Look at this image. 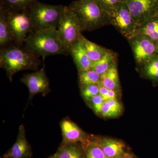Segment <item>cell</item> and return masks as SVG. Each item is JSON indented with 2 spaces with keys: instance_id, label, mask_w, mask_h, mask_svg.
I'll list each match as a JSON object with an SVG mask.
<instances>
[{
  "instance_id": "33",
  "label": "cell",
  "mask_w": 158,
  "mask_h": 158,
  "mask_svg": "<svg viewBox=\"0 0 158 158\" xmlns=\"http://www.w3.org/2000/svg\"></svg>"
},
{
  "instance_id": "8",
  "label": "cell",
  "mask_w": 158,
  "mask_h": 158,
  "mask_svg": "<svg viewBox=\"0 0 158 158\" xmlns=\"http://www.w3.org/2000/svg\"><path fill=\"white\" fill-rule=\"evenodd\" d=\"M128 41L138 65L143 66L150 59L158 55V44L148 37L136 36Z\"/></svg>"
},
{
  "instance_id": "28",
  "label": "cell",
  "mask_w": 158,
  "mask_h": 158,
  "mask_svg": "<svg viewBox=\"0 0 158 158\" xmlns=\"http://www.w3.org/2000/svg\"><path fill=\"white\" fill-rule=\"evenodd\" d=\"M104 100L100 94H98L94 96L89 102L90 106L93 109L96 114H100L101 113L102 106Z\"/></svg>"
},
{
  "instance_id": "9",
  "label": "cell",
  "mask_w": 158,
  "mask_h": 158,
  "mask_svg": "<svg viewBox=\"0 0 158 158\" xmlns=\"http://www.w3.org/2000/svg\"><path fill=\"white\" fill-rule=\"evenodd\" d=\"M110 20L111 24L127 40L135 36L138 27L123 0Z\"/></svg>"
},
{
  "instance_id": "34",
  "label": "cell",
  "mask_w": 158,
  "mask_h": 158,
  "mask_svg": "<svg viewBox=\"0 0 158 158\" xmlns=\"http://www.w3.org/2000/svg\"><path fill=\"white\" fill-rule=\"evenodd\" d=\"M122 158V157H121V158Z\"/></svg>"
},
{
  "instance_id": "25",
  "label": "cell",
  "mask_w": 158,
  "mask_h": 158,
  "mask_svg": "<svg viewBox=\"0 0 158 158\" xmlns=\"http://www.w3.org/2000/svg\"><path fill=\"white\" fill-rule=\"evenodd\" d=\"M85 148V158H107L96 140H89Z\"/></svg>"
},
{
  "instance_id": "1",
  "label": "cell",
  "mask_w": 158,
  "mask_h": 158,
  "mask_svg": "<svg viewBox=\"0 0 158 158\" xmlns=\"http://www.w3.org/2000/svg\"><path fill=\"white\" fill-rule=\"evenodd\" d=\"M39 57L24 47L12 44L1 48L0 65L11 82L13 76L21 71L38 70L42 63Z\"/></svg>"
},
{
  "instance_id": "14",
  "label": "cell",
  "mask_w": 158,
  "mask_h": 158,
  "mask_svg": "<svg viewBox=\"0 0 158 158\" xmlns=\"http://www.w3.org/2000/svg\"><path fill=\"white\" fill-rule=\"evenodd\" d=\"M96 140L107 158H121L125 153V146L121 141L107 138Z\"/></svg>"
},
{
  "instance_id": "19",
  "label": "cell",
  "mask_w": 158,
  "mask_h": 158,
  "mask_svg": "<svg viewBox=\"0 0 158 158\" xmlns=\"http://www.w3.org/2000/svg\"><path fill=\"white\" fill-rule=\"evenodd\" d=\"M6 10L0 7V47L1 48L13 44Z\"/></svg>"
},
{
  "instance_id": "4",
  "label": "cell",
  "mask_w": 158,
  "mask_h": 158,
  "mask_svg": "<svg viewBox=\"0 0 158 158\" xmlns=\"http://www.w3.org/2000/svg\"><path fill=\"white\" fill-rule=\"evenodd\" d=\"M65 6L51 5L36 1L29 6L28 11L33 31L56 29Z\"/></svg>"
},
{
  "instance_id": "12",
  "label": "cell",
  "mask_w": 158,
  "mask_h": 158,
  "mask_svg": "<svg viewBox=\"0 0 158 158\" xmlns=\"http://www.w3.org/2000/svg\"><path fill=\"white\" fill-rule=\"evenodd\" d=\"M32 156V149L26 138L25 129L23 124L21 125L15 143L2 158H31Z\"/></svg>"
},
{
  "instance_id": "11",
  "label": "cell",
  "mask_w": 158,
  "mask_h": 158,
  "mask_svg": "<svg viewBox=\"0 0 158 158\" xmlns=\"http://www.w3.org/2000/svg\"><path fill=\"white\" fill-rule=\"evenodd\" d=\"M62 131V144L81 143L86 147L89 138L86 133L69 118L62 119L60 123Z\"/></svg>"
},
{
  "instance_id": "6",
  "label": "cell",
  "mask_w": 158,
  "mask_h": 158,
  "mask_svg": "<svg viewBox=\"0 0 158 158\" xmlns=\"http://www.w3.org/2000/svg\"><path fill=\"white\" fill-rule=\"evenodd\" d=\"M5 10L14 44L22 47L27 36L34 31L28 9L19 12Z\"/></svg>"
},
{
  "instance_id": "16",
  "label": "cell",
  "mask_w": 158,
  "mask_h": 158,
  "mask_svg": "<svg viewBox=\"0 0 158 158\" xmlns=\"http://www.w3.org/2000/svg\"><path fill=\"white\" fill-rule=\"evenodd\" d=\"M89 59L92 62L101 59L110 50L90 41L81 35L80 38Z\"/></svg>"
},
{
  "instance_id": "13",
  "label": "cell",
  "mask_w": 158,
  "mask_h": 158,
  "mask_svg": "<svg viewBox=\"0 0 158 158\" xmlns=\"http://www.w3.org/2000/svg\"><path fill=\"white\" fill-rule=\"evenodd\" d=\"M71 55L78 71L91 69L92 62L89 59L80 40L71 48Z\"/></svg>"
},
{
  "instance_id": "31",
  "label": "cell",
  "mask_w": 158,
  "mask_h": 158,
  "mask_svg": "<svg viewBox=\"0 0 158 158\" xmlns=\"http://www.w3.org/2000/svg\"><path fill=\"white\" fill-rule=\"evenodd\" d=\"M122 158H136L131 155L129 154L125 153L124 155L123 156Z\"/></svg>"
},
{
  "instance_id": "2",
  "label": "cell",
  "mask_w": 158,
  "mask_h": 158,
  "mask_svg": "<svg viewBox=\"0 0 158 158\" xmlns=\"http://www.w3.org/2000/svg\"><path fill=\"white\" fill-rule=\"evenodd\" d=\"M69 7L78 19L82 32L111 24L110 16L102 8L98 0H77Z\"/></svg>"
},
{
  "instance_id": "3",
  "label": "cell",
  "mask_w": 158,
  "mask_h": 158,
  "mask_svg": "<svg viewBox=\"0 0 158 158\" xmlns=\"http://www.w3.org/2000/svg\"><path fill=\"white\" fill-rule=\"evenodd\" d=\"M24 47L44 59L56 55H67L58 36L57 29H48L31 32L27 36Z\"/></svg>"
},
{
  "instance_id": "30",
  "label": "cell",
  "mask_w": 158,
  "mask_h": 158,
  "mask_svg": "<svg viewBox=\"0 0 158 158\" xmlns=\"http://www.w3.org/2000/svg\"><path fill=\"white\" fill-rule=\"evenodd\" d=\"M118 91L116 90L109 89L107 95V100L110 99H117V92Z\"/></svg>"
},
{
  "instance_id": "22",
  "label": "cell",
  "mask_w": 158,
  "mask_h": 158,
  "mask_svg": "<svg viewBox=\"0 0 158 158\" xmlns=\"http://www.w3.org/2000/svg\"><path fill=\"white\" fill-rule=\"evenodd\" d=\"M39 0H0V7L7 11L19 12L27 10L31 4Z\"/></svg>"
},
{
  "instance_id": "29",
  "label": "cell",
  "mask_w": 158,
  "mask_h": 158,
  "mask_svg": "<svg viewBox=\"0 0 158 158\" xmlns=\"http://www.w3.org/2000/svg\"><path fill=\"white\" fill-rule=\"evenodd\" d=\"M109 89L104 87L103 86L99 84V94L101 95L103 98L104 100H107V95Z\"/></svg>"
},
{
  "instance_id": "18",
  "label": "cell",
  "mask_w": 158,
  "mask_h": 158,
  "mask_svg": "<svg viewBox=\"0 0 158 158\" xmlns=\"http://www.w3.org/2000/svg\"><path fill=\"white\" fill-rule=\"evenodd\" d=\"M100 84L108 89L119 91L120 86L117 63L114 64L105 73L101 75Z\"/></svg>"
},
{
  "instance_id": "21",
  "label": "cell",
  "mask_w": 158,
  "mask_h": 158,
  "mask_svg": "<svg viewBox=\"0 0 158 158\" xmlns=\"http://www.w3.org/2000/svg\"><path fill=\"white\" fill-rule=\"evenodd\" d=\"M122 105L117 99L105 101L102 106V116L105 118H114L121 114Z\"/></svg>"
},
{
  "instance_id": "26",
  "label": "cell",
  "mask_w": 158,
  "mask_h": 158,
  "mask_svg": "<svg viewBox=\"0 0 158 158\" xmlns=\"http://www.w3.org/2000/svg\"><path fill=\"white\" fill-rule=\"evenodd\" d=\"M98 1L102 8L110 17L117 11L123 0H98Z\"/></svg>"
},
{
  "instance_id": "17",
  "label": "cell",
  "mask_w": 158,
  "mask_h": 158,
  "mask_svg": "<svg viewBox=\"0 0 158 158\" xmlns=\"http://www.w3.org/2000/svg\"><path fill=\"white\" fill-rule=\"evenodd\" d=\"M136 36H145L158 43V15L138 27Z\"/></svg>"
},
{
  "instance_id": "15",
  "label": "cell",
  "mask_w": 158,
  "mask_h": 158,
  "mask_svg": "<svg viewBox=\"0 0 158 158\" xmlns=\"http://www.w3.org/2000/svg\"><path fill=\"white\" fill-rule=\"evenodd\" d=\"M80 143H62L55 155L58 158H85L83 145Z\"/></svg>"
},
{
  "instance_id": "32",
  "label": "cell",
  "mask_w": 158,
  "mask_h": 158,
  "mask_svg": "<svg viewBox=\"0 0 158 158\" xmlns=\"http://www.w3.org/2000/svg\"><path fill=\"white\" fill-rule=\"evenodd\" d=\"M48 158H58L56 156V155L54 154V155L51 156L50 157Z\"/></svg>"
},
{
  "instance_id": "23",
  "label": "cell",
  "mask_w": 158,
  "mask_h": 158,
  "mask_svg": "<svg viewBox=\"0 0 158 158\" xmlns=\"http://www.w3.org/2000/svg\"><path fill=\"white\" fill-rule=\"evenodd\" d=\"M78 78L80 88L94 84H99L101 75L92 69L78 72Z\"/></svg>"
},
{
  "instance_id": "7",
  "label": "cell",
  "mask_w": 158,
  "mask_h": 158,
  "mask_svg": "<svg viewBox=\"0 0 158 158\" xmlns=\"http://www.w3.org/2000/svg\"><path fill=\"white\" fill-rule=\"evenodd\" d=\"M123 1L138 28L150 19L158 15V0Z\"/></svg>"
},
{
  "instance_id": "24",
  "label": "cell",
  "mask_w": 158,
  "mask_h": 158,
  "mask_svg": "<svg viewBox=\"0 0 158 158\" xmlns=\"http://www.w3.org/2000/svg\"><path fill=\"white\" fill-rule=\"evenodd\" d=\"M144 75L152 81L158 82V55L150 59L143 66Z\"/></svg>"
},
{
  "instance_id": "27",
  "label": "cell",
  "mask_w": 158,
  "mask_h": 158,
  "mask_svg": "<svg viewBox=\"0 0 158 158\" xmlns=\"http://www.w3.org/2000/svg\"><path fill=\"white\" fill-rule=\"evenodd\" d=\"M99 85L94 84L81 88V94L86 101L89 102L93 97L99 94Z\"/></svg>"
},
{
  "instance_id": "20",
  "label": "cell",
  "mask_w": 158,
  "mask_h": 158,
  "mask_svg": "<svg viewBox=\"0 0 158 158\" xmlns=\"http://www.w3.org/2000/svg\"><path fill=\"white\" fill-rule=\"evenodd\" d=\"M117 54L110 50L101 59L92 62L91 69L95 71L100 75L102 74L112 65L117 63Z\"/></svg>"
},
{
  "instance_id": "5",
  "label": "cell",
  "mask_w": 158,
  "mask_h": 158,
  "mask_svg": "<svg viewBox=\"0 0 158 158\" xmlns=\"http://www.w3.org/2000/svg\"><path fill=\"white\" fill-rule=\"evenodd\" d=\"M57 30L59 40L69 54L71 48L80 40L82 31L76 15L69 6L64 7Z\"/></svg>"
},
{
  "instance_id": "10",
  "label": "cell",
  "mask_w": 158,
  "mask_h": 158,
  "mask_svg": "<svg viewBox=\"0 0 158 158\" xmlns=\"http://www.w3.org/2000/svg\"><path fill=\"white\" fill-rule=\"evenodd\" d=\"M20 81L28 88L30 100L38 94L45 96L50 92L49 81L46 75L44 64L40 70L24 75Z\"/></svg>"
}]
</instances>
